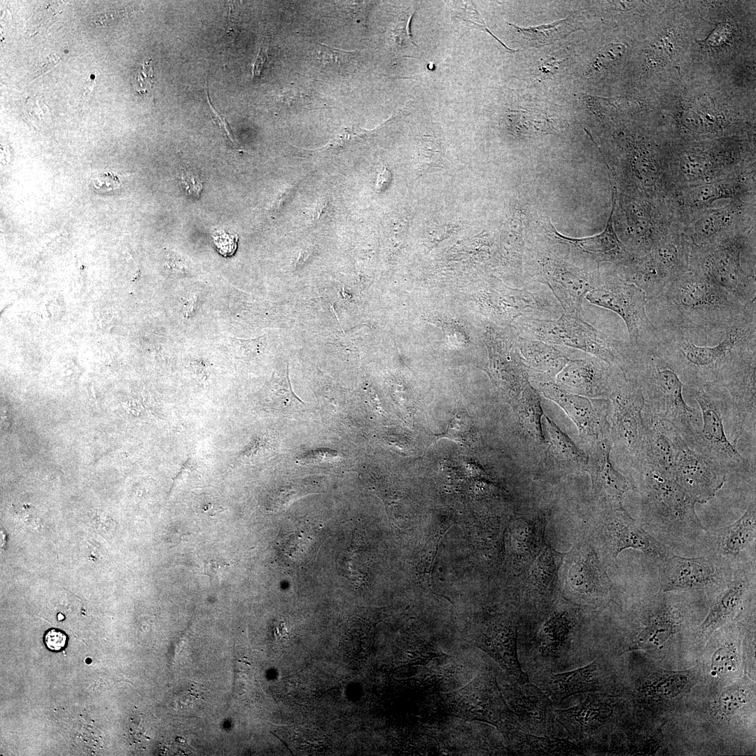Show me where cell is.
Segmentation results:
<instances>
[{
    "label": "cell",
    "instance_id": "cell-1",
    "mask_svg": "<svg viewBox=\"0 0 756 756\" xmlns=\"http://www.w3.org/2000/svg\"><path fill=\"white\" fill-rule=\"evenodd\" d=\"M756 309L746 305L701 274L678 275L657 297L647 300L646 312L659 332L706 343Z\"/></svg>",
    "mask_w": 756,
    "mask_h": 756
},
{
    "label": "cell",
    "instance_id": "cell-2",
    "mask_svg": "<svg viewBox=\"0 0 756 756\" xmlns=\"http://www.w3.org/2000/svg\"><path fill=\"white\" fill-rule=\"evenodd\" d=\"M659 333L660 346L687 389L718 386L730 392L756 374V309L729 327L724 340L713 346Z\"/></svg>",
    "mask_w": 756,
    "mask_h": 756
},
{
    "label": "cell",
    "instance_id": "cell-3",
    "mask_svg": "<svg viewBox=\"0 0 756 756\" xmlns=\"http://www.w3.org/2000/svg\"><path fill=\"white\" fill-rule=\"evenodd\" d=\"M632 349L631 362L624 373L640 387L644 410L674 426L693 449L701 428L700 413L685 401V386L666 358L659 337L655 342Z\"/></svg>",
    "mask_w": 756,
    "mask_h": 756
},
{
    "label": "cell",
    "instance_id": "cell-4",
    "mask_svg": "<svg viewBox=\"0 0 756 756\" xmlns=\"http://www.w3.org/2000/svg\"><path fill=\"white\" fill-rule=\"evenodd\" d=\"M514 328L521 337L581 350L616 365L624 372L631 360L632 348L629 342L594 328L581 314L563 312L556 318L524 321Z\"/></svg>",
    "mask_w": 756,
    "mask_h": 756
},
{
    "label": "cell",
    "instance_id": "cell-5",
    "mask_svg": "<svg viewBox=\"0 0 756 756\" xmlns=\"http://www.w3.org/2000/svg\"><path fill=\"white\" fill-rule=\"evenodd\" d=\"M697 402L702 415L701 428L692 449L701 454L727 473L745 475L751 469L748 459L734 444L725 430H731V399L728 391L722 386H709L687 389Z\"/></svg>",
    "mask_w": 756,
    "mask_h": 756
},
{
    "label": "cell",
    "instance_id": "cell-6",
    "mask_svg": "<svg viewBox=\"0 0 756 756\" xmlns=\"http://www.w3.org/2000/svg\"><path fill=\"white\" fill-rule=\"evenodd\" d=\"M634 474L648 525L678 534L706 531L696 513V503L673 479L650 471Z\"/></svg>",
    "mask_w": 756,
    "mask_h": 756
},
{
    "label": "cell",
    "instance_id": "cell-7",
    "mask_svg": "<svg viewBox=\"0 0 756 756\" xmlns=\"http://www.w3.org/2000/svg\"><path fill=\"white\" fill-rule=\"evenodd\" d=\"M608 399L612 408L610 423L612 448L631 470L636 465L645 437L643 415L645 400L637 382L625 373Z\"/></svg>",
    "mask_w": 756,
    "mask_h": 756
},
{
    "label": "cell",
    "instance_id": "cell-8",
    "mask_svg": "<svg viewBox=\"0 0 756 756\" xmlns=\"http://www.w3.org/2000/svg\"><path fill=\"white\" fill-rule=\"evenodd\" d=\"M590 303L617 314L624 321L629 344L639 347L657 340L659 332L646 312L645 293L633 284L616 276L601 278L598 286L585 298Z\"/></svg>",
    "mask_w": 756,
    "mask_h": 756
},
{
    "label": "cell",
    "instance_id": "cell-9",
    "mask_svg": "<svg viewBox=\"0 0 756 756\" xmlns=\"http://www.w3.org/2000/svg\"><path fill=\"white\" fill-rule=\"evenodd\" d=\"M444 706L451 715L489 723L500 733L513 723L512 711L491 670L480 671L463 687L444 694Z\"/></svg>",
    "mask_w": 756,
    "mask_h": 756
},
{
    "label": "cell",
    "instance_id": "cell-10",
    "mask_svg": "<svg viewBox=\"0 0 756 756\" xmlns=\"http://www.w3.org/2000/svg\"><path fill=\"white\" fill-rule=\"evenodd\" d=\"M533 384L539 393L556 403L573 421L587 449L611 440L608 420L611 402L608 398H591L573 394L554 382Z\"/></svg>",
    "mask_w": 756,
    "mask_h": 756
},
{
    "label": "cell",
    "instance_id": "cell-11",
    "mask_svg": "<svg viewBox=\"0 0 756 756\" xmlns=\"http://www.w3.org/2000/svg\"><path fill=\"white\" fill-rule=\"evenodd\" d=\"M532 278L548 288L563 312L581 314L584 298L601 281V278H594L550 255L538 260Z\"/></svg>",
    "mask_w": 756,
    "mask_h": 756
},
{
    "label": "cell",
    "instance_id": "cell-12",
    "mask_svg": "<svg viewBox=\"0 0 756 756\" xmlns=\"http://www.w3.org/2000/svg\"><path fill=\"white\" fill-rule=\"evenodd\" d=\"M731 576L724 573L720 559L712 556L690 558L671 554L659 566L661 593L706 589L727 584Z\"/></svg>",
    "mask_w": 756,
    "mask_h": 756
},
{
    "label": "cell",
    "instance_id": "cell-13",
    "mask_svg": "<svg viewBox=\"0 0 756 756\" xmlns=\"http://www.w3.org/2000/svg\"><path fill=\"white\" fill-rule=\"evenodd\" d=\"M645 437L634 473L650 471L673 479L676 463L686 442L679 430L669 422L643 410ZM687 443V442H686Z\"/></svg>",
    "mask_w": 756,
    "mask_h": 756
},
{
    "label": "cell",
    "instance_id": "cell-14",
    "mask_svg": "<svg viewBox=\"0 0 756 756\" xmlns=\"http://www.w3.org/2000/svg\"><path fill=\"white\" fill-rule=\"evenodd\" d=\"M624 372L615 365L589 355L570 359L554 382L568 393L591 398H608Z\"/></svg>",
    "mask_w": 756,
    "mask_h": 756
},
{
    "label": "cell",
    "instance_id": "cell-15",
    "mask_svg": "<svg viewBox=\"0 0 756 756\" xmlns=\"http://www.w3.org/2000/svg\"><path fill=\"white\" fill-rule=\"evenodd\" d=\"M727 475L723 468L685 442L679 451L673 479L696 503L704 504L724 486Z\"/></svg>",
    "mask_w": 756,
    "mask_h": 756
},
{
    "label": "cell",
    "instance_id": "cell-16",
    "mask_svg": "<svg viewBox=\"0 0 756 756\" xmlns=\"http://www.w3.org/2000/svg\"><path fill=\"white\" fill-rule=\"evenodd\" d=\"M605 510V532L614 557L626 549L639 550L661 561L671 553L632 518L622 504L601 505Z\"/></svg>",
    "mask_w": 756,
    "mask_h": 756
},
{
    "label": "cell",
    "instance_id": "cell-17",
    "mask_svg": "<svg viewBox=\"0 0 756 756\" xmlns=\"http://www.w3.org/2000/svg\"><path fill=\"white\" fill-rule=\"evenodd\" d=\"M508 701L506 703L512 711L514 728L540 736L554 734L556 720L554 703L542 690L529 680L517 682Z\"/></svg>",
    "mask_w": 756,
    "mask_h": 756
},
{
    "label": "cell",
    "instance_id": "cell-18",
    "mask_svg": "<svg viewBox=\"0 0 756 756\" xmlns=\"http://www.w3.org/2000/svg\"><path fill=\"white\" fill-rule=\"evenodd\" d=\"M701 275L731 293L744 304L756 301L754 276L743 272L739 253L734 248L724 247L708 255L702 263Z\"/></svg>",
    "mask_w": 756,
    "mask_h": 756
},
{
    "label": "cell",
    "instance_id": "cell-19",
    "mask_svg": "<svg viewBox=\"0 0 756 756\" xmlns=\"http://www.w3.org/2000/svg\"><path fill=\"white\" fill-rule=\"evenodd\" d=\"M492 657L516 682L528 681L517 655V628L509 620H498L486 624L470 641Z\"/></svg>",
    "mask_w": 756,
    "mask_h": 756
},
{
    "label": "cell",
    "instance_id": "cell-20",
    "mask_svg": "<svg viewBox=\"0 0 756 756\" xmlns=\"http://www.w3.org/2000/svg\"><path fill=\"white\" fill-rule=\"evenodd\" d=\"M488 335L491 375L497 387L512 405L530 383L514 346V334L512 339L505 340L496 338L493 332Z\"/></svg>",
    "mask_w": 756,
    "mask_h": 756
},
{
    "label": "cell",
    "instance_id": "cell-21",
    "mask_svg": "<svg viewBox=\"0 0 756 756\" xmlns=\"http://www.w3.org/2000/svg\"><path fill=\"white\" fill-rule=\"evenodd\" d=\"M611 440L588 449L585 469L591 477L593 493L601 505L622 504L624 495L635 489L633 482L618 472L610 460Z\"/></svg>",
    "mask_w": 756,
    "mask_h": 756
},
{
    "label": "cell",
    "instance_id": "cell-22",
    "mask_svg": "<svg viewBox=\"0 0 756 756\" xmlns=\"http://www.w3.org/2000/svg\"><path fill=\"white\" fill-rule=\"evenodd\" d=\"M514 343L530 382H554L570 360L568 355L556 345L521 337L516 331Z\"/></svg>",
    "mask_w": 756,
    "mask_h": 756
},
{
    "label": "cell",
    "instance_id": "cell-23",
    "mask_svg": "<svg viewBox=\"0 0 756 756\" xmlns=\"http://www.w3.org/2000/svg\"><path fill=\"white\" fill-rule=\"evenodd\" d=\"M616 188L612 195V209L606 228L601 233L586 237L573 238L560 234L550 223L548 236L557 244L568 246L575 253L589 257L596 262L624 258L628 253L619 239L613 227V214L616 204Z\"/></svg>",
    "mask_w": 756,
    "mask_h": 756
},
{
    "label": "cell",
    "instance_id": "cell-24",
    "mask_svg": "<svg viewBox=\"0 0 756 756\" xmlns=\"http://www.w3.org/2000/svg\"><path fill=\"white\" fill-rule=\"evenodd\" d=\"M611 706L599 696L590 694L580 704L568 709H555L557 722L580 743L589 741L607 722Z\"/></svg>",
    "mask_w": 756,
    "mask_h": 756
},
{
    "label": "cell",
    "instance_id": "cell-25",
    "mask_svg": "<svg viewBox=\"0 0 756 756\" xmlns=\"http://www.w3.org/2000/svg\"><path fill=\"white\" fill-rule=\"evenodd\" d=\"M755 573L738 570L732 575L726 588L719 594L708 614L697 629L698 634L708 636L733 619L742 606L748 591L755 584Z\"/></svg>",
    "mask_w": 756,
    "mask_h": 756
},
{
    "label": "cell",
    "instance_id": "cell-26",
    "mask_svg": "<svg viewBox=\"0 0 756 756\" xmlns=\"http://www.w3.org/2000/svg\"><path fill=\"white\" fill-rule=\"evenodd\" d=\"M541 689L554 704L580 693L593 692L601 687V671L598 660L570 671L551 673L540 682Z\"/></svg>",
    "mask_w": 756,
    "mask_h": 756
},
{
    "label": "cell",
    "instance_id": "cell-27",
    "mask_svg": "<svg viewBox=\"0 0 756 756\" xmlns=\"http://www.w3.org/2000/svg\"><path fill=\"white\" fill-rule=\"evenodd\" d=\"M502 734L510 749L522 755H581V746L565 738L540 736L510 727Z\"/></svg>",
    "mask_w": 756,
    "mask_h": 756
},
{
    "label": "cell",
    "instance_id": "cell-28",
    "mask_svg": "<svg viewBox=\"0 0 756 756\" xmlns=\"http://www.w3.org/2000/svg\"><path fill=\"white\" fill-rule=\"evenodd\" d=\"M755 536L756 505L754 500L738 519L719 534L718 554L725 560H737L750 550L755 549Z\"/></svg>",
    "mask_w": 756,
    "mask_h": 756
},
{
    "label": "cell",
    "instance_id": "cell-29",
    "mask_svg": "<svg viewBox=\"0 0 756 756\" xmlns=\"http://www.w3.org/2000/svg\"><path fill=\"white\" fill-rule=\"evenodd\" d=\"M542 424L549 459L560 468L585 470L588 456L579 449L571 439L548 416L544 414Z\"/></svg>",
    "mask_w": 756,
    "mask_h": 756
},
{
    "label": "cell",
    "instance_id": "cell-30",
    "mask_svg": "<svg viewBox=\"0 0 756 756\" xmlns=\"http://www.w3.org/2000/svg\"><path fill=\"white\" fill-rule=\"evenodd\" d=\"M522 427L540 443L545 442L542 419L544 415L539 392L530 382L512 405Z\"/></svg>",
    "mask_w": 756,
    "mask_h": 756
},
{
    "label": "cell",
    "instance_id": "cell-31",
    "mask_svg": "<svg viewBox=\"0 0 756 756\" xmlns=\"http://www.w3.org/2000/svg\"><path fill=\"white\" fill-rule=\"evenodd\" d=\"M677 628L676 621L671 612L667 610L659 612L638 635L634 647L636 649L658 647L675 634Z\"/></svg>",
    "mask_w": 756,
    "mask_h": 756
},
{
    "label": "cell",
    "instance_id": "cell-32",
    "mask_svg": "<svg viewBox=\"0 0 756 756\" xmlns=\"http://www.w3.org/2000/svg\"><path fill=\"white\" fill-rule=\"evenodd\" d=\"M508 24L521 34L522 38L530 46L535 47L550 44L578 29L574 28L575 25H573L570 16L551 24L533 27H519L511 23Z\"/></svg>",
    "mask_w": 756,
    "mask_h": 756
},
{
    "label": "cell",
    "instance_id": "cell-33",
    "mask_svg": "<svg viewBox=\"0 0 756 756\" xmlns=\"http://www.w3.org/2000/svg\"><path fill=\"white\" fill-rule=\"evenodd\" d=\"M418 176L432 167H443L442 151L438 139L430 135L424 136L419 141Z\"/></svg>",
    "mask_w": 756,
    "mask_h": 756
},
{
    "label": "cell",
    "instance_id": "cell-34",
    "mask_svg": "<svg viewBox=\"0 0 756 756\" xmlns=\"http://www.w3.org/2000/svg\"><path fill=\"white\" fill-rule=\"evenodd\" d=\"M625 51V47L620 43L610 44L601 50L596 56L587 70L585 75L591 76L595 73L606 68L617 59H619Z\"/></svg>",
    "mask_w": 756,
    "mask_h": 756
},
{
    "label": "cell",
    "instance_id": "cell-35",
    "mask_svg": "<svg viewBox=\"0 0 756 756\" xmlns=\"http://www.w3.org/2000/svg\"><path fill=\"white\" fill-rule=\"evenodd\" d=\"M738 657L736 650L731 646L719 648L712 657L711 668L714 673L724 675L735 671L737 668Z\"/></svg>",
    "mask_w": 756,
    "mask_h": 756
},
{
    "label": "cell",
    "instance_id": "cell-36",
    "mask_svg": "<svg viewBox=\"0 0 756 756\" xmlns=\"http://www.w3.org/2000/svg\"><path fill=\"white\" fill-rule=\"evenodd\" d=\"M652 686L654 692L659 696L668 697L676 696L687 683V678L680 673L667 674L657 680Z\"/></svg>",
    "mask_w": 756,
    "mask_h": 756
},
{
    "label": "cell",
    "instance_id": "cell-37",
    "mask_svg": "<svg viewBox=\"0 0 756 756\" xmlns=\"http://www.w3.org/2000/svg\"><path fill=\"white\" fill-rule=\"evenodd\" d=\"M318 57L326 66L332 69L346 68L347 62L353 58L352 52H346L319 44Z\"/></svg>",
    "mask_w": 756,
    "mask_h": 756
},
{
    "label": "cell",
    "instance_id": "cell-38",
    "mask_svg": "<svg viewBox=\"0 0 756 756\" xmlns=\"http://www.w3.org/2000/svg\"><path fill=\"white\" fill-rule=\"evenodd\" d=\"M748 701L746 692L738 687H730L719 699V708L724 715L734 713Z\"/></svg>",
    "mask_w": 756,
    "mask_h": 756
},
{
    "label": "cell",
    "instance_id": "cell-39",
    "mask_svg": "<svg viewBox=\"0 0 756 756\" xmlns=\"http://www.w3.org/2000/svg\"><path fill=\"white\" fill-rule=\"evenodd\" d=\"M133 86L138 94H148L154 84V73L151 59L144 62L139 69L132 79Z\"/></svg>",
    "mask_w": 756,
    "mask_h": 756
},
{
    "label": "cell",
    "instance_id": "cell-40",
    "mask_svg": "<svg viewBox=\"0 0 756 756\" xmlns=\"http://www.w3.org/2000/svg\"><path fill=\"white\" fill-rule=\"evenodd\" d=\"M212 237L216 248L221 255L230 257L235 253L239 241L237 233L223 230L216 231Z\"/></svg>",
    "mask_w": 756,
    "mask_h": 756
},
{
    "label": "cell",
    "instance_id": "cell-41",
    "mask_svg": "<svg viewBox=\"0 0 756 756\" xmlns=\"http://www.w3.org/2000/svg\"><path fill=\"white\" fill-rule=\"evenodd\" d=\"M566 66L567 57H552L540 64L538 67V72L540 76L544 78H550Z\"/></svg>",
    "mask_w": 756,
    "mask_h": 756
},
{
    "label": "cell",
    "instance_id": "cell-42",
    "mask_svg": "<svg viewBox=\"0 0 756 756\" xmlns=\"http://www.w3.org/2000/svg\"><path fill=\"white\" fill-rule=\"evenodd\" d=\"M181 184L183 190L190 195L199 197L202 189L199 176L192 172H185L181 178Z\"/></svg>",
    "mask_w": 756,
    "mask_h": 756
},
{
    "label": "cell",
    "instance_id": "cell-43",
    "mask_svg": "<svg viewBox=\"0 0 756 756\" xmlns=\"http://www.w3.org/2000/svg\"><path fill=\"white\" fill-rule=\"evenodd\" d=\"M67 636L64 632L57 629H50L44 635V643L52 651H59L66 644Z\"/></svg>",
    "mask_w": 756,
    "mask_h": 756
},
{
    "label": "cell",
    "instance_id": "cell-44",
    "mask_svg": "<svg viewBox=\"0 0 756 756\" xmlns=\"http://www.w3.org/2000/svg\"><path fill=\"white\" fill-rule=\"evenodd\" d=\"M228 566V564L224 561L211 559L204 564V572L211 578L220 580L224 575Z\"/></svg>",
    "mask_w": 756,
    "mask_h": 756
},
{
    "label": "cell",
    "instance_id": "cell-45",
    "mask_svg": "<svg viewBox=\"0 0 756 756\" xmlns=\"http://www.w3.org/2000/svg\"><path fill=\"white\" fill-rule=\"evenodd\" d=\"M267 55L262 48L259 50L258 57L253 65V76H260L263 67V65L266 61Z\"/></svg>",
    "mask_w": 756,
    "mask_h": 756
},
{
    "label": "cell",
    "instance_id": "cell-46",
    "mask_svg": "<svg viewBox=\"0 0 756 756\" xmlns=\"http://www.w3.org/2000/svg\"><path fill=\"white\" fill-rule=\"evenodd\" d=\"M63 617H63V616H62V615L61 614L58 615V619H59V620H62V619H63Z\"/></svg>",
    "mask_w": 756,
    "mask_h": 756
}]
</instances>
